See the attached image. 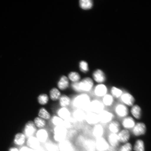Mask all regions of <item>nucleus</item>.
Returning <instances> with one entry per match:
<instances>
[{"label": "nucleus", "mask_w": 151, "mask_h": 151, "mask_svg": "<svg viewBox=\"0 0 151 151\" xmlns=\"http://www.w3.org/2000/svg\"><path fill=\"white\" fill-rule=\"evenodd\" d=\"M93 81L89 77H86L81 81L73 83L71 84L73 89L79 93L89 92L93 88Z\"/></svg>", "instance_id": "1"}, {"label": "nucleus", "mask_w": 151, "mask_h": 151, "mask_svg": "<svg viewBox=\"0 0 151 151\" xmlns=\"http://www.w3.org/2000/svg\"><path fill=\"white\" fill-rule=\"evenodd\" d=\"M91 101L90 97L88 94L82 93L74 98L73 101V104L77 109L85 110L87 109Z\"/></svg>", "instance_id": "2"}, {"label": "nucleus", "mask_w": 151, "mask_h": 151, "mask_svg": "<svg viewBox=\"0 0 151 151\" xmlns=\"http://www.w3.org/2000/svg\"><path fill=\"white\" fill-rule=\"evenodd\" d=\"M104 105L102 102L98 99H94L91 101L87 109L89 112L99 114L104 110Z\"/></svg>", "instance_id": "3"}, {"label": "nucleus", "mask_w": 151, "mask_h": 151, "mask_svg": "<svg viewBox=\"0 0 151 151\" xmlns=\"http://www.w3.org/2000/svg\"><path fill=\"white\" fill-rule=\"evenodd\" d=\"M67 134V129L64 126H56L54 129V139L58 142H61L65 140Z\"/></svg>", "instance_id": "4"}, {"label": "nucleus", "mask_w": 151, "mask_h": 151, "mask_svg": "<svg viewBox=\"0 0 151 151\" xmlns=\"http://www.w3.org/2000/svg\"><path fill=\"white\" fill-rule=\"evenodd\" d=\"M146 132V125L142 122H138L136 123L134 127L132 129V133L135 137L144 135Z\"/></svg>", "instance_id": "5"}, {"label": "nucleus", "mask_w": 151, "mask_h": 151, "mask_svg": "<svg viewBox=\"0 0 151 151\" xmlns=\"http://www.w3.org/2000/svg\"><path fill=\"white\" fill-rule=\"evenodd\" d=\"M115 112L117 116L120 118H125L129 114V110L124 104H118L115 107Z\"/></svg>", "instance_id": "6"}, {"label": "nucleus", "mask_w": 151, "mask_h": 151, "mask_svg": "<svg viewBox=\"0 0 151 151\" xmlns=\"http://www.w3.org/2000/svg\"><path fill=\"white\" fill-rule=\"evenodd\" d=\"M96 150L98 151H107L109 150V145L103 137L96 139L95 141Z\"/></svg>", "instance_id": "7"}, {"label": "nucleus", "mask_w": 151, "mask_h": 151, "mask_svg": "<svg viewBox=\"0 0 151 151\" xmlns=\"http://www.w3.org/2000/svg\"><path fill=\"white\" fill-rule=\"evenodd\" d=\"M99 122L107 124L112 122L114 119V114L108 111L104 110L99 114Z\"/></svg>", "instance_id": "8"}, {"label": "nucleus", "mask_w": 151, "mask_h": 151, "mask_svg": "<svg viewBox=\"0 0 151 151\" xmlns=\"http://www.w3.org/2000/svg\"><path fill=\"white\" fill-rule=\"evenodd\" d=\"M36 131V127L33 122L29 121L26 124L24 129V134L25 137H32Z\"/></svg>", "instance_id": "9"}, {"label": "nucleus", "mask_w": 151, "mask_h": 151, "mask_svg": "<svg viewBox=\"0 0 151 151\" xmlns=\"http://www.w3.org/2000/svg\"><path fill=\"white\" fill-rule=\"evenodd\" d=\"M120 97L122 102L126 106L132 107L134 105L135 101V98L132 94L128 92L123 93Z\"/></svg>", "instance_id": "10"}, {"label": "nucleus", "mask_w": 151, "mask_h": 151, "mask_svg": "<svg viewBox=\"0 0 151 151\" xmlns=\"http://www.w3.org/2000/svg\"><path fill=\"white\" fill-rule=\"evenodd\" d=\"M85 120L88 124L95 125L99 122V114L88 112L86 114Z\"/></svg>", "instance_id": "11"}, {"label": "nucleus", "mask_w": 151, "mask_h": 151, "mask_svg": "<svg viewBox=\"0 0 151 151\" xmlns=\"http://www.w3.org/2000/svg\"><path fill=\"white\" fill-rule=\"evenodd\" d=\"M107 92L108 88L107 86L103 84H98L94 88V93L97 97H103L107 94Z\"/></svg>", "instance_id": "12"}, {"label": "nucleus", "mask_w": 151, "mask_h": 151, "mask_svg": "<svg viewBox=\"0 0 151 151\" xmlns=\"http://www.w3.org/2000/svg\"><path fill=\"white\" fill-rule=\"evenodd\" d=\"M135 124V120L130 116H127L124 118L122 122V125L124 129L128 130L133 129Z\"/></svg>", "instance_id": "13"}, {"label": "nucleus", "mask_w": 151, "mask_h": 151, "mask_svg": "<svg viewBox=\"0 0 151 151\" xmlns=\"http://www.w3.org/2000/svg\"><path fill=\"white\" fill-rule=\"evenodd\" d=\"M93 78L96 82L99 84H103L106 80L105 73L101 70L98 69L93 73Z\"/></svg>", "instance_id": "14"}, {"label": "nucleus", "mask_w": 151, "mask_h": 151, "mask_svg": "<svg viewBox=\"0 0 151 151\" xmlns=\"http://www.w3.org/2000/svg\"><path fill=\"white\" fill-rule=\"evenodd\" d=\"M120 142L125 143L128 142L131 138V134L128 130L124 129L118 134Z\"/></svg>", "instance_id": "15"}, {"label": "nucleus", "mask_w": 151, "mask_h": 151, "mask_svg": "<svg viewBox=\"0 0 151 151\" xmlns=\"http://www.w3.org/2000/svg\"><path fill=\"white\" fill-rule=\"evenodd\" d=\"M58 150L60 151H74V148L72 143L69 141L65 140L59 142Z\"/></svg>", "instance_id": "16"}, {"label": "nucleus", "mask_w": 151, "mask_h": 151, "mask_svg": "<svg viewBox=\"0 0 151 151\" xmlns=\"http://www.w3.org/2000/svg\"><path fill=\"white\" fill-rule=\"evenodd\" d=\"M26 144L28 147L34 150H37L40 147V142L36 137L33 136L28 138Z\"/></svg>", "instance_id": "17"}, {"label": "nucleus", "mask_w": 151, "mask_h": 151, "mask_svg": "<svg viewBox=\"0 0 151 151\" xmlns=\"http://www.w3.org/2000/svg\"><path fill=\"white\" fill-rule=\"evenodd\" d=\"M107 140L109 145L114 148L117 147L120 143L117 134L111 133L109 134Z\"/></svg>", "instance_id": "18"}, {"label": "nucleus", "mask_w": 151, "mask_h": 151, "mask_svg": "<svg viewBox=\"0 0 151 151\" xmlns=\"http://www.w3.org/2000/svg\"><path fill=\"white\" fill-rule=\"evenodd\" d=\"M86 114L83 109H77L73 113V118L77 121L82 122L85 120Z\"/></svg>", "instance_id": "19"}, {"label": "nucleus", "mask_w": 151, "mask_h": 151, "mask_svg": "<svg viewBox=\"0 0 151 151\" xmlns=\"http://www.w3.org/2000/svg\"><path fill=\"white\" fill-rule=\"evenodd\" d=\"M104 128L101 124H98L94 125L92 129V134L96 139L103 137Z\"/></svg>", "instance_id": "20"}, {"label": "nucleus", "mask_w": 151, "mask_h": 151, "mask_svg": "<svg viewBox=\"0 0 151 151\" xmlns=\"http://www.w3.org/2000/svg\"><path fill=\"white\" fill-rule=\"evenodd\" d=\"M130 112L133 117L137 119H140L142 115L141 107L137 105H134L132 107Z\"/></svg>", "instance_id": "21"}, {"label": "nucleus", "mask_w": 151, "mask_h": 151, "mask_svg": "<svg viewBox=\"0 0 151 151\" xmlns=\"http://www.w3.org/2000/svg\"><path fill=\"white\" fill-rule=\"evenodd\" d=\"M48 137V134L46 130L41 129L37 131L36 137L40 142H46Z\"/></svg>", "instance_id": "22"}, {"label": "nucleus", "mask_w": 151, "mask_h": 151, "mask_svg": "<svg viewBox=\"0 0 151 151\" xmlns=\"http://www.w3.org/2000/svg\"><path fill=\"white\" fill-rule=\"evenodd\" d=\"M69 85L68 78L65 76H62L58 83V88L61 90H65L69 87Z\"/></svg>", "instance_id": "23"}, {"label": "nucleus", "mask_w": 151, "mask_h": 151, "mask_svg": "<svg viewBox=\"0 0 151 151\" xmlns=\"http://www.w3.org/2000/svg\"><path fill=\"white\" fill-rule=\"evenodd\" d=\"M120 124L117 121H112L109 123V129L111 133L118 134L120 131Z\"/></svg>", "instance_id": "24"}, {"label": "nucleus", "mask_w": 151, "mask_h": 151, "mask_svg": "<svg viewBox=\"0 0 151 151\" xmlns=\"http://www.w3.org/2000/svg\"><path fill=\"white\" fill-rule=\"evenodd\" d=\"M84 148L86 151H96L95 141L91 139L85 140L83 143Z\"/></svg>", "instance_id": "25"}, {"label": "nucleus", "mask_w": 151, "mask_h": 151, "mask_svg": "<svg viewBox=\"0 0 151 151\" xmlns=\"http://www.w3.org/2000/svg\"><path fill=\"white\" fill-rule=\"evenodd\" d=\"M58 116L65 120L71 117V113L66 107H61L58 111Z\"/></svg>", "instance_id": "26"}, {"label": "nucleus", "mask_w": 151, "mask_h": 151, "mask_svg": "<svg viewBox=\"0 0 151 151\" xmlns=\"http://www.w3.org/2000/svg\"><path fill=\"white\" fill-rule=\"evenodd\" d=\"M26 141V137L24 134L19 133L15 135L14 143L15 144L18 146H22Z\"/></svg>", "instance_id": "27"}, {"label": "nucleus", "mask_w": 151, "mask_h": 151, "mask_svg": "<svg viewBox=\"0 0 151 151\" xmlns=\"http://www.w3.org/2000/svg\"><path fill=\"white\" fill-rule=\"evenodd\" d=\"M114 98L111 94H106L103 98L102 103L104 105L108 107L111 106L114 103Z\"/></svg>", "instance_id": "28"}, {"label": "nucleus", "mask_w": 151, "mask_h": 151, "mask_svg": "<svg viewBox=\"0 0 151 151\" xmlns=\"http://www.w3.org/2000/svg\"><path fill=\"white\" fill-rule=\"evenodd\" d=\"M133 150L135 151H145L144 141L141 139H138L135 141Z\"/></svg>", "instance_id": "29"}, {"label": "nucleus", "mask_w": 151, "mask_h": 151, "mask_svg": "<svg viewBox=\"0 0 151 151\" xmlns=\"http://www.w3.org/2000/svg\"><path fill=\"white\" fill-rule=\"evenodd\" d=\"M50 99L54 101L59 100L61 96L60 91L56 88H52L50 90Z\"/></svg>", "instance_id": "30"}, {"label": "nucleus", "mask_w": 151, "mask_h": 151, "mask_svg": "<svg viewBox=\"0 0 151 151\" xmlns=\"http://www.w3.org/2000/svg\"><path fill=\"white\" fill-rule=\"evenodd\" d=\"M59 100L60 105L62 107H66L68 106L71 103L70 99L65 94L61 96Z\"/></svg>", "instance_id": "31"}, {"label": "nucleus", "mask_w": 151, "mask_h": 151, "mask_svg": "<svg viewBox=\"0 0 151 151\" xmlns=\"http://www.w3.org/2000/svg\"><path fill=\"white\" fill-rule=\"evenodd\" d=\"M111 94L114 98H118L121 97L123 92L122 91L115 86H113L111 89Z\"/></svg>", "instance_id": "32"}, {"label": "nucleus", "mask_w": 151, "mask_h": 151, "mask_svg": "<svg viewBox=\"0 0 151 151\" xmlns=\"http://www.w3.org/2000/svg\"><path fill=\"white\" fill-rule=\"evenodd\" d=\"M38 116L39 117L44 120H48L50 118V115L47 109L45 108H41L40 109Z\"/></svg>", "instance_id": "33"}, {"label": "nucleus", "mask_w": 151, "mask_h": 151, "mask_svg": "<svg viewBox=\"0 0 151 151\" xmlns=\"http://www.w3.org/2000/svg\"><path fill=\"white\" fill-rule=\"evenodd\" d=\"M80 5L82 9H88L91 8L93 3L91 0H81L80 1Z\"/></svg>", "instance_id": "34"}, {"label": "nucleus", "mask_w": 151, "mask_h": 151, "mask_svg": "<svg viewBox=\"0 0 151 151\" xmlns=\"http://www.w3.org/2000/svg\"><path fill=\"white\" fill-rule=\"evenodd\" d=\"M49 97L46 94H41L37 98V101L39 104L44 105L48 103L49 101Z\"/></svg>", "instance_id": "35"}, {"label": "nucleus", "mask_w": 151, "mask_h": 151, "mask_svg": "<svg viewBox=\"0 0 151 151\" xmlns=\"http://www.w3.org/2000/svg\"><path fill=\"white\" fill-rule=\"evenodd\" d=\"M34 123L36 127L40 128L44 127L46 125V122L45 120L39 117L35 118Z\"/></svg>", "instance_id": "36"}, {"label": "nucleus", "mask_w": 151, "mask_h": 151, "mask_svg": "<svg viewBox=\"0 0 151 151\" xmlns=\"http://www.w3.org/2000/svg\"><path fill=\"white\" fill-rule=\"evenodd\" d=\"M68 77L70 80L73 83L78 82L81 79V76L78 73L76 72H72L69 73Z\"/></svg>", "instance_id": "37"}, {"label": "nucleus", "mask_w": 151, "mask_h": 151, "mask_svg": "<svg viewBox=\"0 0 151 151\" xmlns=\"http://www.w3.org/2000/svg\"><path fill=\"white\" fill-rule=\"evenodd\" d=\"M75 121L73 118L70 117L69 118L64 120L63 126L67 129L73 127L74 125Z\"/></svg>", "instance_id": "38"}, {"label": "nucleus", "mask_w": 151, "mask_h": 151, "mask_svg": "<svg viewBox=\"0 0 151 151\" xmlns=\"http://www.w3.org/2000/svg\"><path fill=\"white\" fill-rule=\"evenodd\" d=\"M45 147L47 151H58V147L51 142L46 143Z\"/></svg>", "instance_id": "39"}, {"label": "nucleus", "mask_w": 151, "mask_h": 151, "mask_svg": "<svg viewBox=\"0 0 151 151\" xmlns=\"http://www.w3.org/2000/svg\"><path fill=\"white\" fill-rule=\"evenodd\" d=\"M52 122L56 126H63L64 125V120L58 116L53 117Z\"/></svg>", "instance_id": "40"}, {"label": "nucleus", "mask_w": 151, "mask_h": 151, "mask_svg": "<svg viewBox=\"0 0 151 151\" xmlns=\"http://www.w3.org/2000/svg\"><path fill=\"white\" fill-rule=\"evenodd\" d=\"M133 150V146L130 142L124 143L121 147L120 151H132Z\"/></svg>", "instance_id": "41"}, {"label": "nucleus", "mask_w": 151, "mask_h": 151, "mask_svg": "<svg viewBox=\"0 0 151 151\" xmlns=\"http://www.w3.org/2000/svg\"><path fill=\"white\" fill-rule=\"evenodd\" d=\"M80 70L82 72L86 73L88 71V67L87 63L84 61H82L80 63Z\"/></svg>", "instance_id": "42"}, {"label": "nucleus", "mask_w": 151, "mask_h": 151, "mask_svg": "<svg viewBox=\"0 0 151 151\" xmlns=\"http://www.w3.org/2000/svg\"><path fill=\"white\" fill-rule=\"evenodd\" d=\"M19 151H35V150L27 146H24L22 147Z\"/></svg>", "instance_id": "43"}, {"label": "nucleus", "mask_w": 151, "mask_h": 151, "mask_svg": "<svg viewBox=\"0 0 151 151\" xmlns=\"http://www.w3.org/2000/svg\"><path fill=\"white\" fill-rule=\"evenodd\" d=\"M9 151H19V150L15 147H12V148L9 149Z\"/></svg>", "instance_id": "44"}, {"label": "nucleus", "mask_w": 151, "mask_h": 151, "mask_svg": "<svg viewBox=\"0 0 151 151\" xmlns=\"http://www.w3.org/2000/svg\"><path fill=\"white\" fill-rule=\"evenodd\" d=\"M37 151H46L44 149L41 148L40 147L38 148L37 149V150H36Z\"/></svg>", "instance_id": "45"}]
</instances>
